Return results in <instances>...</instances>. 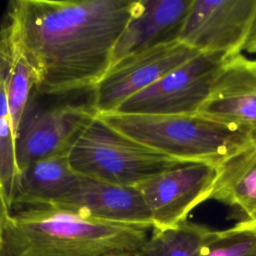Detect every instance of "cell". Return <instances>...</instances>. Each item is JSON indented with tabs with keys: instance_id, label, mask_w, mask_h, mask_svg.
I'll return each instance as SVG.
<instances>
[{
	"instance_id": "8",
	"label": "cell",
	"mask_w": 256,
	"mask_h": 256,
	"mask_svg": "<svg viewBox=\"0 0 256 256\" xmlns=\"http://www.w3.org/2000/svg\"><path fill=\"white\" fill-rule=\"evenodd\" d=\"M96 115L91 102L63 103L33 112L27 106L16 137L19 170L43 158L69 154Z\"/></svg>"
},
{
	"instance_id": "4",
	"label": "cell",
	"mask_w": 256,
	"mask_h": 256,
	"mask_svg": "<svg viewBox=\"0 0 256 256\" xmlns=\"http://www.w3.org/2000/svg\"><path fill=\"white\" fill-rule=\"evenodd\" d=\"M69 159L81 176L129 187L163 171L190 164L125 136L97 116L75 142Z\"/></svg>"
},
{
	"instance_id": "15",
	"label": "cell",
	"mask_w": 256,
	"mask_h": 256,
	"mask_svg": "<svg viewBox=\"0 0 256 256\" xmlns=\"http://www.w3.org/2000/svg\"><path fill=\"white\" fill-rule=\"evenodd\" d=\"M0 58V88L6 94L16 138L31 92L34 90V76L22 53L4 33H1Z\"/></svg>"
},
{
	"instance_id": "9",
	"label": "cell",
	"mask_w": 256,
	"mask_h": 256,
	"mask_svg": "<svg viewBox=\"0 0 256 256\" xmlns=\"http://www.w3.org/2000/svg\"><path fill=\"white\" fill-rule=\"evenodd\" d=\"M256 0H193L179 40L199 52L241 54Z\"/></svg>"
},
{
	"instance_id": "7",
	"label": "cell",
	"mask_w": 256,
	"mask_h": 256,
	"mask_svg": "<svg viewBox=\"0 0 256 256\" xmlns=\"http://www.w3.org/2000/svg\"><path fill=\"white\" fill-rule=\"evenodd\" d=\"M218 167L190 163L149 177L136 186L150 212L153 230L173 228L189 213L210 199Z\"/></svg>"
},
{
	"instance_id": "17",
	"label": "cell",
	"mask_w": 256,
	"mask_h": 256,
	"mask_svg": "<svg viewBox=\"0 0 256 256\" xmlns=\"http://www.w3.org/2000/svg\"><path fill=\"white\" fill-rule=\"evenodd\" d=\"M0 186L1 207L11 210L18 178L19 167L16 154V138L5 91L0 88Z\"/></svg>"
},
{
	"instance_id": "20",
	"label": "cell",
	"mask_w": 256,
	"mask_h": 256,
	"mask_svg": "<svg viewBox=\"0 0 256 256\" xmlns=\"http://www.w3.org/2000/svg\"><path fill=\"white\" fill-rule=\"evenodd\" d=\"M238 229L248 230L256 233V219L255 220H242L234 225Z\"/></svg>"
},
{
	"instance_id": "14",
	"label": "cell",
	"mask_w": 256,
	"mask_h": 256,
	"mask_svg": "<svg viewBox=\"0 0 256 256\" xmlns=\"http://www.w3.org/2000/svg\"><path fill=\"white\" fill-rule=\"evenodd\" d=\"M210 199L237 207L244 220L256 219V143L218 167Z\"/></svg>"
},
{
	"instance_id": "21",
	"label": "cell",
	"mask_w": 256,
	"mask_h": 256,
	"mask_svg": "<svg viewBox=\"0 0 256 256\" xmlns=\"http://www.w3.org/2000/svg\"><path fill=\"white\" fill-rule=\"evenodd\" d=\"M255 60V63H256V59H254Z\"/></svg>"
},
{
	"instance_id": "11",
	"label": "cell",
	"mask_w": 256,
	"mask_h": 256,
	"mask_svg": "<svg viewBox=\"0 0 256 256\" xmlns=\"http://www.w3.org/2000/svg\"><path fill=\"white\" fill-rule=\"evenodd\" d=\"M198 113L256 135L255 60L232 57Z\"/></svg>"
},
{
	"instance_id": "19",
	"label": "cell",
	"mask_w": 256,
	"mask_h": 256,
	"mask_svg": "<svg viewBox=\"0 0 256 256\" xmlns=\"http://www.w3.org/2000/svg\"><path fill=\"white\" fill-rule=\"evenodd\" d=\"M242 51H246L248 53L256 54V12L254 18L252 20L246 41L244 43Z\"/></svg>"
},
{
	"instance_id": "6",
	"label": "cell",
	"mask_w": 256,
	"mask_h": 256,
	"mask_svg": "<svg viewBox=\"0 0 256 256\" xmlns=\"http://www.w3.org/2000/svg\"><path fill=\"white\" fill-rule=\"evenodd\" d=\"M199 53L176 40L131 54L112 65L94 86L91 104L97 114L114 112L127 99Z\"/></svg>"
},
{
	"instance_id": "3",
	"label": "cell",
	"mask_w": 256,
	"mask_h": 256,
	"mask_svg": "<svg viewBox=\"0 0 256 256\" xmlns=\"http://www.w3.org/2000/svg\"><path fill=\"white\" fill-rule=\"evenodd\" d=\"M97 118L125 136L173 158L220 167L256 143V135L200 113L149 115L110 112Z\"/></svg>"
},
{
	"instance_id": "2",
	"label": "cell",
	"mask_w": 256,
	"mask_h": 256,
	"mask_svg": "<svg viewBox=\"0 0 256 256\" xmlns=\"http://www.w3.org/2000/svg\"><path fill=\"white\" fill-rule=\"evenodd\" d=\"M152 231L54 206L1 207L0 256H130Z\"/></svg>"
},
{
	"instance_id": "12",
	"label": "cell",
	"mask_w": 256,
	"mask_h": 256,
	"mask_svg": "<svg viewBox=\"0 0 256 256\" xmlns=\"http://www.w3.org/2000/svg\"><path fill=\"white\" fill-rule=\"evenodd\" d=\"M192 2L193 0H139L137 12L115 45L112 65L131 54L179 40Z\"/></svg>"
},
{
	"instance_id": "1",
	"label": "cell",
	"mask_w": 256,
	"mask_h": 256,
	"mask_svg": "<svg viewBox=\"0 0 256 256\" xmlns=\"http://www.w3.org/2000/svg\"><path fill=\"white\" fill-rule=\"evenodd\" d=\"M139 0H12L1 33L22 53L38 94L93 89Z\"/></svg>"
},
{
	"instance_id": "5",
	"label": "cell",
	"mask_w": 256,
	"mask_h": 256,
	"mask_svg": "<svg viewBox=\"0 0 256 256\" xmlns=\"http://www.w3.org/2000/svg\"><path fill=\"white\" fill-rule=\"evenodd\" d=\"M232 57L201 52L127 99L114 112L149 115L198 113Z\"/></svg>"
},
{
	"instance_id": "10",
	"label": "cell",
	"mask_w": 256,
	"mask_h": 256,
	"mask_svg": "<svg viewBox=\"0 0 256 256\" xmlns=\"http://www.w3.org/2000/svg\"><path fill=\"white\" fill-rule=\"evenodd\" d=\"M51 206L103 221L153 228L150 212L136 187L119 186L81 175L73 189Z\"/></svg>"
},
{
	"instance_id": "16",
	"label": "cell",
	"mask_w": 256,
	"mask_h": 256,
	"mask_svg": "<svg viewBox=\"0 0 256 256\" xmlns=\"http://www.w3.org/2000/svg\"><path fill=\"white\" fill-rule=\"evenodd\" d=\"M209 230L205 225L188 220L173 228L153 230L147 241L130 256H201Z\"/></svg>"
},
{
	"instance_id": "13",
	"label": "cell",
	"mask_w": 256,
	"mask_h": 256,
	"mask_svg": "<svg viewBox=\"0 0 256 256\" xmlns=\"http://www.w3.org/2000/svg\"><path fill=\"white\" fill-rule=\"evenodd\" d=\"M79 178L70 163L69 154L33 162L19 173L10 211L54 205L73 189Z\"/></svg>"
},
{
	"instance_id": "18",
	"label": "cell",
	"mask_w": 256,
	"mask_h": 256,
	"mask_svg": "<svg viewBox=\"0 0 256 256\" xmlns=\"http://www.w3.org/2000/svg\"><path fill=\"white\" fill-rule=\"evenodd\" d=\"M201 256H256V233L235 226L210 229L203 241Z\"/></svg>"
}]
</instances>
